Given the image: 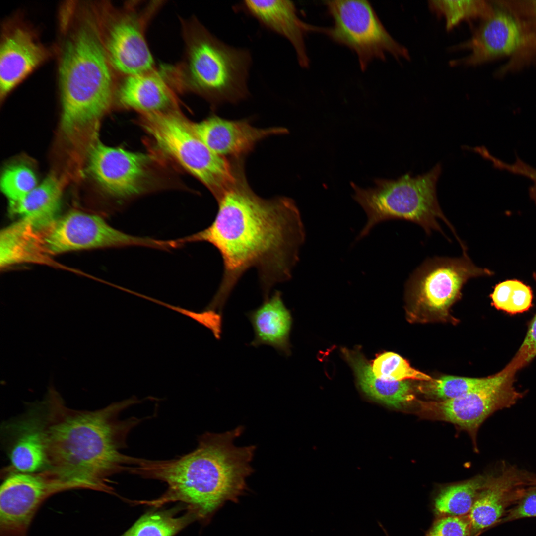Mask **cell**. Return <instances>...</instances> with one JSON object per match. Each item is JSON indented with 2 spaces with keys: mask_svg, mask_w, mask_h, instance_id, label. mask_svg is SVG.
<instances>
[{
  "mask_svg": "<svg viewBox=\"0 0 536 536\" xmlns=\"http://www.w3.org/2000/svg\"><path fill=\"white\" fill-rule=\"evenodd\" d=\"M167 307L187 315L208 328L214 337L219 339L222 332V315L212 310L204 309L201 312H194L179 307L166 304Z\"/></svg>",
  "mask_w": 536,
  "mask_h": 536,
  "instance_id": "36",
  "label": "cell"
},
{
  "mask_svg": "<svg viewBox=\"0 0 536 536\" xmlns=\"http://www.w3.org/2000/svg\"><path fill=\"white\" fill-rule=\"evenodd\" d=\"M72 489L43 471L4 475L0 490V536H27L42 503L55 494Z\"/></svg>",
  "mask_w": 536,
  "mask_h": 536,
  "instance_id": "12",
  "label": "cell"
},
{
  "mask_svg": "<svg viewBox=\"0 0 536 536\" xmlns=\"http://www.w3.org/2000/svg\"><path fill=\"white\" fill-rule=\"evenodd\" d=\"M533 276L536 281V274ZM536 356V313L529 322L526 334L519 348L507 364L518 371Z\"/></svg>",
  "mask_w": 536,
  "mask_h": 536,
  "instance_id": "32",
  "label": "cell"
},
{
  "mask_svg": "<svg viewBox=\"0 0 536 536\" xmlns=\"http://www.w3.org/2000/svg\"><path fill=\"white\" fill-rule=\"evenodd\" d=\"M535 474L503 462L479 494L468 517L472 535L499 524L531 486Z\"/></svg>",
  "mask_w": 536,
  "mask_h": 536,
  "instance_id": "16",
  "label": "cell"
},
{
  "mask_svg": "<svg viewBox=\"0 0 536 536\" xmlns=\"http://www.w3.org/2000/svg\"><path fill=\"white\" fill-rule=\"evenodd\" d=\"M486 378L445 376L427 381L426 383L420 386L419 390L423 394L438 401L451 400L461 397L478 388L484 383Z\"/></svg>",
  "mask_w": 536,
  "mask_h": 536,
  "instance_id": "29",
  "label": "cell"
},
{
  "mask_svg": "<svg viewBox=\"0 0 536 536\" xmlns=\"http://www.w3.org/2000/svg\"><path fill=\"white\" fill-rule=\"evenodd\" d=\"M39 415L37 409H31L4 426V433L10 437L7 450L10 463L4 474L35 473L45 469L46 455Z\"/></svg>",
  "mask_w": 536,
  "mask_h": 536,
  "instance_id": "20",
  "label": "cell"
},
{
  "mask_svg": "<svg viewBox=\"0 0 536 536\" xmlns=\"http://www.w3.org/2000/svg\"><path fill=\"white\" fill-rule=\"evenodd\" d=\"M39 408L46 455L43 470L75 489L115 495L109 477L129 470L138 458L123 454L131 430L142 419H121V413L139 402L135 398L94 411L66 407L50 400Z\"/></svg>",
  "mask_w": 536,
  "mask_h": 536,
  "instance_id": "2",
  "label": "cell"
},
{
  "mask_svg": "<svg viewBox=\"0 0 536 536\" xmlns=\"http://www.w3.org/2000/svg\"><path fill=\"white\" fill-rule=\"evenodd\" d=\"M442 167L437 164L429 171L413 177L410 173L396 180L377 179L373 188L363 189L354 183L353 199L366 214V224L358 239L366 236L377 224L391 219H402L415 223L426 233L433 231L444 233L439 224L442 220L453 233L461 247L464 243L453 225L445 217L439 204L436 184Z\"/></svg>",
  "mask_w": 536,
  "mask_h": 536,
  "instance_id": "5",
  "label": "cell"
},
{
  "mask_svg": "<svg viewBox=\"0 0 536 536\" xmlns=\"http://www.w3.org/2000/svg\"><path fill=\"white\" fill-rule=\"evenodd\" d=\"M323 2L332 25L320 27V33L354 52L362 71L375 60H386L387 54L398 60L410 59L408 50L390 34L370 2L330 0Z\"/></svg>",
  "mask_w": 536,
  "mask_h": 536,
  "instance_id": "9",
  "label": "cell"
},
{
  "mask_svg": "<svg viewBox=\"0 0 536 536\" xmlns=\"http://www.w3.org/2000/svg\"><path fill=\"white\" fill-rule=\"evenodd\" d=\"M517 372L507 365L487 377L478 388L461 397L447 400L419 402L425 417L453 423L474 436L484 421L495 412L511 407L524 393L514 386Z\"/></svg>",
  "mask_w": 536,
  "mask_h": 536,
  "instance_id": "11",
  "label": "cell"
},
{
  "mask_svg": "<svg viewBox=\"0 0 536 536\" xmlns=\"http://www.w3.org/2000/svg\"><path fill=\"white\" fill-rule=\"evenodd\" d=\"M0 188L9 201H16L37 186L35 173L29 167L22 164L12 165L3 171L0 178Z\"/></svg>",
  "mask_w": 536,
  "mask_h": 536,
  "instance_id": "31",
  "label": "cell"
},
{
  "mask_svg": "<svg viewBox=\"0 0 536 536\" xmlns=\"http://www.w3.org/2000/svg\"><path fill=\"white\" fill-rule=\"evenodd\" d=\"M536 517V486H531L500 521L499 524Z\"/></svg>",
  "mask_w": 536,
  "mask_h": 536,
  "instance_id": "34",
  "label": "cell"
},
{
  "mask_svg": "<svg viewBox=\"0 0 536 536\" xmlns=\"http://www.w3.org/2000/svg\"><path fill=\"white\" fill-rule=\"evenodd\" d=\"M186 507L178 506L147 512L120 536H175L197 520L195 514L188 510L183 515L177 516Z\"/></svg>",
  "mask_w": 536,
  "mask_h": 536,
  "instance_id": "25",
  "label": "cell"
},
{
  "mask_svg": "<svg viewBox=\"0 0 536 536\" xmlns=\"http://www.w3.org/2000/svg\"><path fill=\"white\" fill-rule=\"evenodd\" d=\"M468 516H447L433 525L427 536H472Z\"/></svg>",
  "mask_w": 536,
  "mask_h": 536,
  "instance_id": "33",
  "label": "cell"
},
{
  "mask_svg": "<svg viewBox=\"0 0 536 536\" xmlns=\"http://www.w3.org/2000/svg\"><path fill=\"white\" fill-rule=\"evenodd\" d=\"M246 316L254 333L250 345L256 347L268 345L281 354H289L292 319L280 291L276 290L270 297L264 299L260 306L248 312Z\"/></svg>",
  "mask_w": 536,
  "mask_h": 536,
  "instance_id": "21",
  "label": "cell"
},
{
  "mask_svg": "<svg viewBox=\"0 0 536 536\" xmlns=\"http://www.w3.org/2000/svg\"><path fill=\"white\" fill-rule=\"evenodd\" d=\"M193 127L196 134L211 150L233 160L242 159L262 139L288 132L283 127L258 128L246 119L228 120L215 114L193 123Z\"/></svg>",
  "mask_w": 536,
  "mask_h": 536,
  "instance_id": "17",
  "label": "cell"
},
{
  "mask_svg": "<svg viewBox=\"0 0 536 536\" xmlns=\"http://www.w3.org/2000/svg\"><path fill=\"white\" fill-rule=\"evenodd\" d=\"M153 159L147 153L109 146L97 140L89 150L88 168L106 193L124 202L147 191Z\"/></svg>",
  "mask_w": 536,
  "mask_h": 536,
  "instance_id": "13",
  "label": "cell"
},
{
  "mask_svg": "<svg viewBox=\"0 0 536 536\" xmlns=\"http://www.w3.org/2000/svg\"><path fill=\"white\" fill-rule=\"evenodd\" d=\"M530 39L522 24L504 10L494 9L468 40L453 47L469 54L450 62L452 67L474 66L510 55Z\"/></svg>",
  "mask_w": 536,
  "mask_h": 536,
  "instance_id": "15",
  "label": "cell"
},
{
  "mask_svg": "<svg viewBox=\"0 0 536 536\" xmlns=\"http://www.w3.org/2000/svg\"><path fill=\"white\" fill-rule=\"evenodd\" d=\"M116 96L123 106L142 114L167 111L173 109L174 103L172 92L163 78L152 71L127 76Z\"/></svg>",
  "mask_w": 536,
  "mask_h": 536,
  "instance_id": "22",
  "label": "cell"
},
{
  "mask_svg": "<svg viewBox=\"0 0 536 536\" xmlns=\"http://www.w3.org/2000/svg\"><path fill=\"white\" fill-rule=\"evenodd\" d=\"M532 8L533 11V15L535 17V19L536 21V1H534L532 4Z\"/></svg>",
  "mask_w": 536,
  "mask_h": 536,
  "instance_id": "37",
  "label": "cell"
},
{
  "mask_svg": "<svg viewBox=\"0 0 536 536\" xmlns=\"http://www.w3.org/2000/svg\"><path fill=\"white\" fill-rule=\"evenodd\" d=\"M490 160L493 163L494 167L497 169L523 176L532 180L533 185L529 189V195L536 202V169L524 162L517 156L513 164H508L494 156H492Z\"/></svg>",
  "mask_w": 536,
  "mask_h": 536,
  "instance_id": "35",
  "label": "cell"
},
{
  "mask_svg": "<svg viewBox=\"0 0 536 536\" xmlns=\"http://www.w3.org/2000/svg\"><path fill=\"white\" fill-rule=\"evenodd\" d=\"M493 473L480 475L441 490L434 501L436 514L444 516H464L469 514L479 494Z\"/></svg>",
  "mask_w": 536,
  "mask_h": 536,
  "instance_id": "26",
  "label": "cell"
},
{
  "mask_svg": "<svg viewBox=\"0 0 536 536\" xmlns=\"http://www.w3.org/2000/svg\"><path fill=\"white\" fill-rule=\"evenodd\" d=\"M61 195L60 182L50 175L21 199L9 203V212L35 227L46 226L58 218Z\"/></svg>",
  "mask_w": 536,
  "mask_h": 536,
  "instance_id": "23",
  "label": "cell"
},
{
  "mask_svg": "<svg viewBox=\"0 0 536 536\" xmlns=\"http://www.w3.org/2000/svg\"><path fill=\"white\" fill-rule=\"evenodd\" d=\"M103 41L111 67L127 76L152 71L153 60L141 23L131 12L99 15Z\"/></svg>",
  "mask_w": 536,
  "mask_h": 536,
  "instance_id": "14",
  "label": "cell"
},
{
  "mask_svg": "<svg viewBox=\"0 0 536 536\" xmlns=\"http://www.w3.org/2000/svg\"><path fill=\"white\" fill-rule=\"evenodd\" d=\"M243 7L266 28L286 38L293 47L299 65L308 68L310 60L306 37L320 32V27L305 22L298 15L294 3L286 0H245Z\"/></svg>",
  "mask_w": 536,
  "mask_h": 536,
  "instance_id": "19",
  "label": "cell"
},
{
  "mask_svg": "<svg viewBox=\"0 0 536 536\" xmlns=\"http://www.w3.org/2000/svg\"><path fill=\"white\" fill-rule=\"evenodd\" d=\"M371 368L376 377L387 380L414 379L427 382L433 379L411 367L409 363L399 355L391 352L378 356L374 360Z\"/></svg>",
  "mask_w": 536,
  "mask_h": 536,
  "instance_id": "30",
  "label": "cell"
},
{
  "mask_svg": "<svg viewBox=\"0 0 536 536\" xmlns=\"http://www.w3.org/2000/svg\"><path fill=\"white\" fill-rule=\"evenodd\" d=\"M141 125L158 149L173 159L218 197L236 180L240 161L231 162L198 137L193 122L175 109L143 114Z\"/></svg>",
  "mask_w": 536,
  "mask_h": 536,
  "instance_id": "7",
  "label": "cell"
},
{
  "mask_svg": "<svg viewBox=\"0 0 536 536\" xmlns=\"http://www.w3.org/2000/svg\"><path fill=\"white\" fill-rule=\"evenodd\" d=\"M360 386L369 397L386 405L401 408L410 404L415 397L407 381H391L376 377L371 366L360 354L345 352Z\"/></svg>",
  "mask_w": 536,
  "mask_h": 536,
  "instance_id": "24",
  "label": "cell"
},
{
  "mask_svg": "<svg viewBox=\"0 0 536 536\" xmlns=\"http://www.w3.org/2000/svg\"><path fill=\"white\" fill-rule=\"evenodd\" d=\"M491 304L496 309L515 315L529 310L533 306L531 288L517 279L497 284L490 294Z\"/></svg>",
  "mask_w": 536,
  "mask_h": 536,
  "instance_id": "28",
  "label": "cell"
},
{
  "mask_svg": "<svg viewBox=\"0 0 536 536\" xmlns=\"http://www.w3.org/2000/svg\"><path fill=\"white\" fill-rule=\"evenodd\" d=\"M489 269L476 266L467 253L461 257L426 259L407 280L405 299L409 320L413 322L445 320L470 279L491 276Z\"/></svg>",
  "mask_w": 536,
  "mask_h": 536,
  "instance_id": "8",
  "label": "cell"
},
{
  "mask_svg": "<svg viewBox=\"0 0 536 536\" xmlns=\"http://www.w3.org/2000/svg\"><path fill=\"white\" fill-rule=\"evenodd\" d=\"M531 485L533 486H536V476L532 480L531 482Z\"/></svg>",
  "mask_w": 536,
  "mask_h": 536,
  "instance_id": "38",
  "label": "cell"
},
{
  "mask_svg": "<svg viewBox=\"0 0 536 536\" xmlns=\"http://www.w3.org/2000/svg\"><path fill=\"white\" fill-rule=\"evenodd\" d=\"M431 10L445 20L449 31L464 21L488 18L493 12V7L485 0H431Z\"/></svg>",
  "mask_w": 536,
  "mask_h": 536,
  "instance_id": "27",
  "label": "cell"
},
{
  "mask_svg": "<svg viewBox=\"0 0 536 536\" xmlns=\"http://www.w3.org/2000/svg\"><path fill=\"white\" fill-rule=\"evenodd\" d=\"M193 28L188 71L193 88L214 107L246 99L250 94V51L224 43L199 23Z\"/></svg>",
  "mask_w": 536,
  "mask_h": 536,
  "instance_id": "6",
  "label": "cell"
},
{
  "mask_svg": "<svg viewBox=\"0 0 536 536\" xmlns=\"http://www.w3.org/2000/svg\"><path fill=\"white\" fill-rule=\"evenodd\" d=\"M243 430L239 426L224 433L206 432L199 437L194 450L178 458H139L130 472L161 481L167 490L159 498L138 503L158 508L179 501L198 521L206 523L225 502L237 501L247 489L246 479L254 471L251 462L256 447L234 444Z\"/></svg>",
  "mask_w": 536,
  "mask_h": 536,
  "instance_id": "3",
  "label": "cell"
},
{
  "mask_svg": "<svg viewBox=\"0 0 536 536\" xmlns=\"http://www.w3.org/2000/svg\"><path fill=\"white\" fill-rule=\"evenodd\" d=\"M74 16L70 25L66 23L59 63L61 126L67 133L100 119L114 96L98 13L85 6Z\"/></svg>",
  "mask_w": 536,
  "mask_h": 536,
  "instance_id": "4",
  "label": "cell"
},
{
  "mask_svg": "<svg viewBox=\"0 0 536 536\" xmlns=\"http://www.w3.org/2000/svg\"><path fill=\"white\" fill-rule=\"evenodd\" d=\"M48 57L47 49L32 30L23 25L7 29L0 43V99H4Z\"/></svg>",
  "mask_w": 536,
  "mask_h": 536,
  "instance_id": "18",
  "label": "cell"
},
{
  "mask_svg": "<svg viewBox=\"0 0 536 536\" xmlns=\"http://www.w3.org/2000/svg\"><path fill=\"white\" fill-rule=\"evenodd\" d=\"M36 245L43 258L79 250L141 246L162 250V240L127 234L100 216L71 212L50 224L35 229Z\"/></svg>",
  "mask_w": 536,
  "mask_h": 536,
  "instance_id": "10",
  "label": "cell"
},
{
  "mask_svg": "<svg viewBox=\"0 0 536 536\" xmlns=\"http://www.w3.org/2000/svg\"><path fill=\"white\" fill-rule=\"evenodd\" d=\"M215 199L218 210L211 224L176 240L180 247L206 242L219 251L223 276L207 308L222 314L232 291L249 268L258 271L264 299L275 284L289 280L305 235L294 201L257 195L249 186L243 166L235 181Z\"/></svg>",
  "mask_w": 536,
  "mask_h": 536,
  "instance_id": "1",
  "label": "cell"
}]
</instances>
